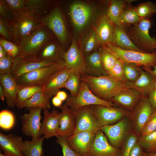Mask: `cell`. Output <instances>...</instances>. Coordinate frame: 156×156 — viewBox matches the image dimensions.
<instances>
[{"label":"cell","mask_w":156,"mask_h":156,"mask_svg":"<svg viewBox=\"0 0 156 156\" xmlns=\"http://www.w3.org/2000/svg\"><path fill=\"white\" fill-rule=\"evenodd\" d=\"M121 49L145 52L138 47L132 41L127 34L125 27L115 25L112 40L110 43Z\"/></svg>","instance_id":"cell-28"},{"label":"cell","mask_w":156,"mask_h":156,"mask_svg":"<svg viewBox=\"0 0 156 156\" xmlns=\"http://www.w3.org/2000/svg\"><path fill=\"white\" fill-rule=\"evenodd\" d=\"M138 141L148 154L156 152V131L146 135L139 137Z\"/></svg>","instance_id":"cell-40"},{"label":"cell","mask_w":156,"mask_h":156,"mask_svg":"<svg viewBox=\"0 0 156 156\" xmlns=\"http://www.w3.org/2000/svg\"><path fill=\"white\" fill-rule=\"evenodd\" d=\"M87 74L98 76L107 75L102 66L98 49L85 56Z\"/></svg>","instance_id":"cell-31"},{"label":"cell","mask_w":156,"mask_h":156,"mask_svg":"<svg viewBox=\"0 0 156 156\" xmlns=\"http://www.w3.org/2000/svg\"><path fill=\"white\" fill-rule=\"evenodd\" d=\"M143 96L137 90L129 88L114 96L110 101L131 112Z\"/></svg>","instance_id":"cell-23"},{"label":"cell","mask_w":156,"mask_h":156,"mask_svg":"<svg viewBox=\"0 0 156 156\" xmlns=\"http://www.w3.org/2000/svg\"><path fill=\"white\" fill-rule=\"evenodd\" d=\"M72 110L75 121V128L72 134L83 131L96 133L101 129V126L90 106Z\"/></svg>","instance_id":"cell-10"},{"label":"cell","mask_w":156,"mask_h":156,"mask_svg":"<svg viewBox=\"0 0 156 156\" xmlns=\"http://www.w3.org/2000/svg\"><path fill=\"white\" fill-rule=\"evenodd\" d=\"M98 51L103 67L107 72L113 68L118 59L105 45L100 46Z\"/></svg>","instance_id":"cell-36"},{"label":"cell","mask_w":156,"mask_h":156,"mask_svg":"<svg viewBox=\"0 0 156 156\" xmlns=\"http://www.w3.org/2000/svg\"><path fill=\"white\" fill-rule=\"evenodd\" d=\"M133 127L131 118L125 117L114 124L102 126L101 130L107 138L110 144L120 149Z\"/></svg>","instance_id":"cell-7"},{"label":"cell","mask_w":156,"mask_h":156,"mask_svg":"<svg viewBox=\"0 0 156 156\" xmlns=\"http://www.w3.org/2000/svg\"><path fill=\"white\" fill-rule=\"evenodd\" d=\"M156 81L155 76L142 68L140 76L135 81L126 83L129 88L136 89L146 96L154 88Z\"/></svg>","instance_id":"cell-27"},{"label":"cell","mask_w":156,"mask_h":156,"mask_svg":"<svg viewBox=\"0 0 156 156\" xmlns=\"http://www.w3.org/2000/svg\"><path fill=\"white\" fill-rule=\"evenodd\" d=\"M107 73L108 76L118 81L125 83L128 81L123 68V63L119 59H118L113 68Z\"/></svg>","instance_id":"cell-42"},{"label":"cell","mask_w":156,"mask_h":156,"mask_svg":"<svg viewBox=\"0 0 156 156\" xmlns=\"http://www.w3.org/2000/svg\"><path fill=\"white\" fill-rule=\"evenodd\" d=\"M148 156H156V152L148 154Z\"/></svg>","instance_id":"cell-59"},{"label":"cell","mask_w":156,"mask_h":156,"mask_svg":"<svg viewBox=\"0 0 156 156\" xmlns=\"http://www.w3.org/2000/svg\"><path fill=\"white\" fill-rule=\"evenodd\" d=\"M65 104L72 110L93 105L115 107L116 104L112 101L102 99L97 96L91 91L86 83L82 81H81L77 95L75 96L69 95Z\"/></svg>","instance_id":"cell-6"},{"label":"cell","mask_w":156,"mask_h":156,"mask_svg":"<svg viewBox=\"0 0 156 156\" xmlns=\"http://www.w3.org/2000/svg\"><path fill=\"white\" fill-rule=\"evenodd\" d=\"M154 88L156 90V81L154 84Z\"/></svg>","instance_id":"cell-60"},{"label":"cell","mask_w":156,"mask_h":156,"mask_svg":"<svg viewBox=\"0 0 156 156\" xmlns=\"http://www.w3.org/2000/svg\"><path fill=\"white\" fill-rule=\"evenodd\" d=\"M0 83L5 92L8 106L14 108L16 106L18 87L15 79L11 74L0 75Z\"/></svg>","instance_id":"cell-26"},{"label":"cell","mask_w":156,"mask_h":156,"mask_svg":"<svg viewBox=\"0 0 156 156\" xmlns=\"http://www.w3.org/2000/svg\"><path fill=\"white\" fill-rule=\"evenodd\" d=\"M15 14L5 0H0V17L12 23Z\"/></svg>","instance_id":"cell-47"},{"label":"cell","mask_w":156,"mask_h":156,"mask_svg":"<svg viewBox=\"0 0 156 156\" xmlns=\"http://www.w3.org/2000/svg\"><path fill=\"white\" fill-rule=\"evenodd\" d=\"M105 46L123 63L140 67L153 68L156 65V50L152 53L125 50L108 43Z\"/></svg>","instance_id":"cell-5"},{"label":"cell","mask_w":156,"mask_h":156,"mask_svg":"<svg viewBox=\"0 0 156 156\" xmlns=\"http://www.w3.org/2000/svg\"><path fill=\"white\" fill-rule=\"evenodd\" d=\"M96 133L88 131L81 132L66 138L70 147L82 156L87 155L95 138Z\"/></svg>","instance_id":"cell-19"},{"label":"cell","mask_w":156,"mask_h":156,"mask_svg":"<svg viewBox=\"0 0 156 156\" xmlns=\"http://www.w3.org/2000/svg\"><path fill=\"white\" fill-rule=\"evenodd\" d=\"M50 99L44 96L41 90L36 93L30 99L24 102L21 109L38 107L43 110H49L51 108Z\"/></svg>","instance_id":"cell-34"},{"label":"cell","mask_w":156,"mask_h":156,"mask_svg":"<svg viewBox=\"0 0 156 156\" xmlns=\"http://www.w3.org/2000/svg\"><path fill=\"white\" fill-rule=\"evenodd\" d=\"M152 24L151 19L141 18L137 24L125 26L126 31L133 43L139 49L146 53L156 50V38L151 37L149 30Z\"/></svg>","instance_id":"cell-2"},{"label":"cell","mask_w":156,"mask_h":156,"mask_svg":"<svg viewBox=\"0 0 156 156\" xmlns=\"http://www.w3.org/2000/svg\"><path fill=\"white\" fill-rule=\"evenodd\" d=\"M80 46L85 56L98 49L101 45L94 29L86 36Z\"/></svg>","instance_id":"cell-35"},{"label":"cell","mask_w":156,"mask_h":156,"mask_svg":"<svg viewBox=\"0 0 156 156\" xmlns=\"http://www.w3.org/2000/svg\"><path fill=\"white\" fill-rule=\"evenodd\" d=\"M59 107L61 112L58 134L59 136L67 138L71 135L74 131L75 117L72 110L65 104Z\"/></svg>","instance_id":"cell-25"},{"label":"cell","mask_w":156,"mask_h":156,"mask_svg":"<svg viewBox=\"0 0 156 156\" xmlns=\"http://www.w3.org/2000/svg\"><path fill=\"white\" fill-rule=\"evenodd\" d=\"M65 67V63H54L24 74L15 79L19 86H43L52 74Z\"/></svg>","instance_id":"cell-8"},{"label":"cell","mask_w":156,"mask_h":156,"mask_svg":"<svg viewBox=\"0 0 156 156\" xmlns=\"http://www.w3.org/2000/svg\"><path fill=\"white\" fill-rule=\"evenodd\" d=\"M48 110H43L44 118L40 127V136L43 134L44 138L47 139L53 136L57 138L61 112L55 108L51 112Z\"/></svg>","instance_id":"cell-21"},{"label":"cell","mask_w":156,"mask_h":156,"mask_svg":"<svg viewBox=\"0 0 156 156\" xmlns=\"http://www.w3.org/2000/svg\"><path fill=\"white\" fill-rule=\"evenodd\" d=\"M55 63L39 61L31 57H17L14 60L10 74L15 79L39 68Z\"/></svg>","instance_id":"cell-20"},{"label":"cell","mask_w":156,"mask_h":156,"mask_svg":"<svg viewBox=\"0 0 156 156\" xmlns=\"http://www.w3.org/2000/svg\"><path fill=\"white\" fill-rule=\"evenodd\" d=\"M14 60L8 54L0 59V75L10 74Z\"/></svg>","instance_id":"cell-49"},{"label":"cell","mask_w":156,"mask_h":156,"mask_svg":"<svg viewBox=\"0 0 156 156\" xmlns=\"http://www.w3.org/2000/svg\"><path fill=\"white\" fill-rule=\"evenodd\" d=\"M156 131V110H155L143 127L139 136L146 135Z\"/></svg>","instance_id":"cell-48"},{"label":"cell","mask_w":156,"mask_h":156,"mask_svg":"<svg viewBox=\"0 0 156 156\" xmlns=\"http://www.w3.org/2000/svg\"><path fill=\"white\" fill-rule=\"evenodd\" d=\"M43 136L36 140L24 141L22 152L24 156H43Z\"/></svg>","instance_id":"cell-33"},{"label":"cell","mask_w":156,"mask_h":156,"mask_svg":"<svg viewBox=\"0 0 156 156\" xmlns=\"http://www.w3.org/2000/svg\"><path fill=\"white\" fill-rule=\"evenodd\" d=\"M148 155L137 141L132 149L129 156H148Z\"/></svg>","instance_id":"cell-52"},{"label":"cell","mask_w":156,"mask_h":156,"mask_svg":"<svg viewBox=\"0 0 156 156\" xmlns=\"http://www.w3.org/2000/svg\"><path fill=\"white\" fill-rule=\"evenodd\" d=\"M64 59L66 67L71 70L80 78L87 74L85 56L80 46L75 39H73L68 49L65 52Z\"/></svg>","instance_id":"cell-12"},{"label":"cell","mask_w":156,"mask_h":156,"mask_svg":"<svg viewBox=\"0 0 156 156\" xmlns=\"http://www.w3.org/2000/svg\"><path fill=\"white\" fill-rule=\"evenodd\" d=\"M148 98L143 96L131 112L133 131L139 136L147 120L155 111Z\"/></svg>","instance_id":"cell-16"},{"label":"cell","mask_w":156,"mask_h":156,"mask_svg":"<svg viewBox=\"0 0 156 156\" xmlns=\"http://www.w3.org/2000/svg\"><path fill=\"white\" fill-rule=\"evenodd\" d=\"M87 156H120V149L114 147L109 143L101 130L96 133Z\"/></svg>","instance_id":"cell-17"},{"label":"cell","mask_w":156,"mask_h":156,"mask_svg":"<svg viewBox=\"0 0 156 156\" xmlns=\"http://www.w3.org/2000/svg\"><path fill=\"white\" fill-rule=\"evenodd\" d=\"M80 79L86 83L95 95L108 101L119 93L129 88L126 83L117 81L108 75L95 76L85 74Z\"/></svg>","instance_id":"cell-1"},{"label":"cell","mask_w":156,"mask_h":156,"mask_svg":"<svg viewBox=\"0 0 156 156\" xmlns=\"http://www.w3.org/2000/svg\"><path fill=\"white\" fill-rule=\"evenodd\" d=\"M66 51L58 39L55 38L45 44L36 55L30 56L39 61L65 63L64 55Z\"/></svg>","instance_id":"cell-15"},{"label":"cell","mask_w":156,"mask_h":156,"mask_svg":"<svg viewBox=\"0 0 156 156\" xmlns=\"http://www.w3.org/2000/svg\"><path fill=\"white\" fill-rule=\"evenodd\" d=\"M15 14L29 12L25 6V0H5Z\"/></svg>","instance_id":"cell-51"},{"label":"cell","mask_w":156,"mask_h":156,"mask_svg":"<svg viewBox=\"0 0 156 156\" xmlns=\"http://www.w3.org/2000/svg\"><path fill=\"white\" fill-rule=\"evenodd\" d=\"M56 96L62 101L66 100L68 97L66 93L62 91H59Z\"/></svg>","instance_id":"cell-54"},{"label":"cell","mask_w":156,"mask_h":156,"mask_svg":"<svg viewBox=\"0 0 156 156\" xmlns=\"http://www.w3.org/2000/svg\"><path fill=\"white\" fill-rule=\"evenodd\" d=\"M136 0H112L107 1L106 15L115 25L121 26L120 18L127 5Z\"/></svg>","instance_id":"cell-29"},{"label":"cell","mask_w":156,"mask_h":156,"mask_svg":"<svg viewBox=\"0 0 156 156\" xmlns=\"http://www.w3.org/2000/svg\"><path fill=\"white\" fill-rule=\"evenodd\" d=\"M155 49H156V47H155Z\"/></svg>","instance_id":"cell-62"},{"label":"cell","mask_w":156,"mask_h":156,"mask_svg":"<svg viewBox=\"0 0 156 156\" xmlns=\"http://www.w3.org/2000/svg\"><path fill=\"white\" fill-rule=\"evenodd\" d=\"M5 97V94L4 90L1 86L0 85V99L3 101L4 100Z\"/></svg>","instance_id":"cell-58"},{"label":"cell","mask_w":156,"mask_h":156,"mask_svg":"<svg viewBox=\"0 0 156 156\" xmlns=\"http://www.w3.org/2000/svg\"><path fill=\"white\" fill-rule=\"evenodd\" d=\"M84 156H87V155H85Z\"/></svg>","instance_id":"cell-61"},{"label":"cell","mask_w":156,"mask_h":156,"mask_svg":"<svg viewBox=\"0 0 156 156\" xmlns=\"http://www.w3.org/2000/svg\"><path fill=\"white\" fill-rule=\"evenodd\" d=\"M144 70L148 72L156 77V65L153 68V69L145 67H142Z\"/></svg>","instance_id":"cell-56"},{"label":"cell","mask_w":156,"mask_h":156,"mask_svg":"<svg viewBox=\"0 0 156 156\" xmlns=\"http://www.w3.org/2000/svg\"><path fill=\"white\" fill-rule=\"evenodd\" d=\"M135 9L141 18L151 19L156 13V4L147 1L138 4L135 6Z\"/></svg>","instance_id":"cell-39"},{"label":"cell","mask_w":156,"mask_h":156,"mask_svg":"<svg viewBox=\"0 0 156 156\" xmlns=\"http://www.w3.org/2000/svg\"><path fill=\"white\" fill-rule=\"evenodd\" d=\"M56 38L44 26L36 29L21 43V53L18 57L25 58L36 55L47 42Z\"/></svg>","instance_id":"cell-4"},{"label":"cell","mask_w":156,"mask_h":156,"mask_svg":"<svg viewBox=\"0 0 156 156\" xmlns=\"http://www.w3.org/2000/svg\"><path fill=\"white\" fill-rule=\"evenodd\" d=\"M40 19L44 25L52 32L65 48L69 34L66 20L60 3L56 2L50 11Z\"/></svg>","instance_id":"cell-3"},{"label":"cell","mask_w":156,"mask_h":156,"mask_svg":"<svg viewBox=\"0 0 156 156\" xmlns=\"http://www.w3.org/2000/svg\"><path fill=\"white\" fill-rule=\"evenodd\" d=\"M56 2L49 0H25V6L29 12L41 18L50 11Z\"/></svg>","instance_id":"cell-30"},{"label":"cell","mask_w":156,"mask_h":156,"mask_svg":"<svg viewBox=\"0 0 156 156\" xmlns=\"http://www.w3.org/2000/svg\"><path fill=\"white\" fill-rule=\"evenodd\" d=\"M57 138L56 142L62 148L63 156H82L76 153L70 147L66 138L59 136Z\"/></svg>","instance_id":"cell-50"},{"label":"cell","mask_w":156,"mask_h":156,"mask_svg":"<svg viewBox=\"0 0 156 156\" xmlns=\"http://www.w3.org/2000/svg\"><path fill=\"white\" fill-rule=\"evenodd\" d=\"M0 36L6 40L19 45L16 31L12 23L1 17H0Z\"/></svg>","instance_id":"cell-38"},{"label":"cell","mask_w":156,"mask_h":156,"mask_svg":"<svg viewBox=\"0 0 156 156\" xmlns=\"http://www.w3.org/2000/svg\"><path fill=\"white\" fill-rule=\"evenodd\" d=\"M12 23L15 29L20 46L31 33L44 26L40 18L29 12L15 14Z\"/></svg>","instance_id":"cell-9"},{"label":"cell","mask_w":156,"mask_h":156,"mask_svg":"<svg viewBox=\"0 0 156 156\" xmlns=\"http://www.w3.org/2000/svg\"><path fill=\"white\" fill-rule=\"evenodd\" d=\"M92 14L90 6L81 1H74L68 9V15L74 27L77 31L82 30L87 25Z\"/></svg>","instance_id":"cell-14"},{"label":"cell","mask_w":156,"mask_h":156,"mask_svg":"<svg viewBox=\"0 0 156 156\" xmlns=\"http://www.w3.org/2000/svg\"><path fill=\"white\" fill-rule=\"evenodd\" d=\"M138 136L131 131L126 138L120 148V156H129L133 147L137 142Z\"/></svg>","instance_id":"cell-44"},{"label":"cell","mask_w":156,"mask_h":156,"mask_svg":"<svg viewBox=\"0 0 156 156\" xmlns=\"http://www.w3.org/2000/svg\"><path fill=\"white\" fill-rule=\"evenodd\" d=\"M123 68L128 81L134 82L139 77L142 68L140 66L131 64L123 63Z\"/></svg>","instance_id":"cell-43"},{"label":"cell","mask_w":156,"mask_h":156,"mask_svg":"<svg viewBox=\"0 0 156 156\" xmlns=\"http://www.w3.org/2000/svg\"><path fill=\"white\" fill-rule=\"evenodd\" d=\"M81 81L80 77L72 71L62 88L68 90L70 95L75 96L79 91Z\"/></svg>","instance_id":"cell-41"},{"label":"cell","mask_w":156,"mask_h":156,"mask_svg":"<svg viewBox=\"0 0 156 156\" xmlns=\"http://www.w3.org/2000/svg\"><path fill=\"white\" fill-rule=\"evenodd\" d=\"M62 101L56 95L52 98V102L54 106L58 107L62 105Z\"/></svg>","instance_id":"cell-55"},{"label":"cell","mask_w":156,"mask_h":156,"mask_svg":"<svg viewBox=\"0 0 156 156\" xmlns=\"http://www.w3.org/2000/svg\"><path fill=\"white\" fill-rule=\"evenodd\" d=\"M72 71L65 67L52 74L43 85L42 91L44 96L50 99L55 96Z\"/></svg>","instance_id":"cell-18"},{"label":"cell","mask_w":156,"mask_h":156,"mask_svg":"<svg viewBox=\"0 0 156 156\" xmlns=\"http://www.w3.org/2000/svg\"><path fill=\"white\" fill-rule=\"evenodd\" d=\"M7 54L5 50L1 45L0 44V59L3 57Z\"/></svg>","instance_id":"cell-57"},{"label":"cell","mask_w":156,"mask_h":156,"mask_svg":"<svg viewBox=\"0 0 156 156\" xmlns=\"http://www.w3.org/2000/svg\"><path fill=\"white\" fill-rule=\"evenodd\" d=\"M0 44L4 47L7 54L14 59L18 57L20 55L21 49L19 45L8 41L0 36Z\"/></svg>","instance_id":"cell-45"},{"label":"cell","mask_w":156,"mask_h":156,"mask_svg":"<svg viewBox=\"0 0 156 156\" xmlns=\"http://www.w3.org/2000/svg\"><path fill=\"white\" fill-rule=\"evenodd\" d=\"M115 26L106 13L103 14L99 17L94 29L101 46L111 43L114 36Z\"/></svg>","instance_id":"cell-24"},{"label":"cell","mask_w":156,"mask_h":156,"mask_svg":"<svg viewBox=\"0 0 156 156\" xmlns=\"http://www.w3.org/2000/svg\"><path fill=\"white\" fill-rule=\"evenodd\" d=\"M102 127L116 123L125 117L131 118V112L124 108L101 105H90Z\"/></svg>","instance_id":"cell-11"},{"label":"cell","mask_w":156,"mask_h":156,"mask_svg":"<svg viewBox=\"0 0 156 156\" xmlns=\"http://www.w3.org/2000/svg\"><path fill=\"white\" fill-rule=\"evenodd\" d=\"M43 86L37 85L18 86L16 104L17 109H21L23 103L30 99L36 93L42 90Z\"/></svg>","instance_id":"cell-32"},{"label":"cell","mask_w":156,"mask_h":156,"mask_svg":"<svg viewBox=\"0 0 156 156\" xmlns=\"http://www.w3.org/2000/svg\"><path fill=\"white\" fill-rule=\"evenodd\" d=\"M15 118L13 113L8 110H3L0 112V127L3 129L9 130L13 126Z\"/></svg>","instance_id":"cell-46"},{"label":"cell","mask_w":156,"mask_h":156,"mask_svg":"<svg viewBox=\"0 0 156 156\" xmlns=\"http://www.w3.org/2000/svg\"><path fill=\"white\" fill-rule=\"evenodd\" d=\"M28 112L21 115V130L23 134L36 140L40 137V131L41 123L42 109L38 107L28 108Z\"/></svg>","instance_id":"cell-13"},{"label":"cell","mask_w":156,"mask_h":156,"mask_svg":"<svg viewBox=\"0 0 156 156\" xmlns=\"http://www.w3.org/2000/svg\"><path fill=\"white\" fill-rule=\"evenodd\" d=\"M23 142L20 136L0 132V148L7 156H24L22 152Z\"/></svg>","instance_id":"cell-22"},{"label":"cell","mask_w":156,"mask_h":156,"mask_svg":"<svg viewBox=\"0 0 156 156\" xmlns=\"http://www.w3.org/2000/svg\"><path fill=\"white\" fill-rule=\"evenodd\" d=\"M141 18L137 14L135 6L129 3L125 8L120 18L121 25L131 26L138 23Z\"/></svg>","instance_id":"cell-37"},{"label":"cell","mask_w":156,"mask_h":156,"mask_svg":"<svg viewBox=\"0 0 156 156\" xmlns=\"http://www.w3.org/2000/svg\"><path fill=\"white\" fill-rule=\"evenodd\" d=\"M148 97L149 101L155 110H156V90L153 88L149 93Z\"/></svg>","instance_id":"cell-53"}]
</instances>
